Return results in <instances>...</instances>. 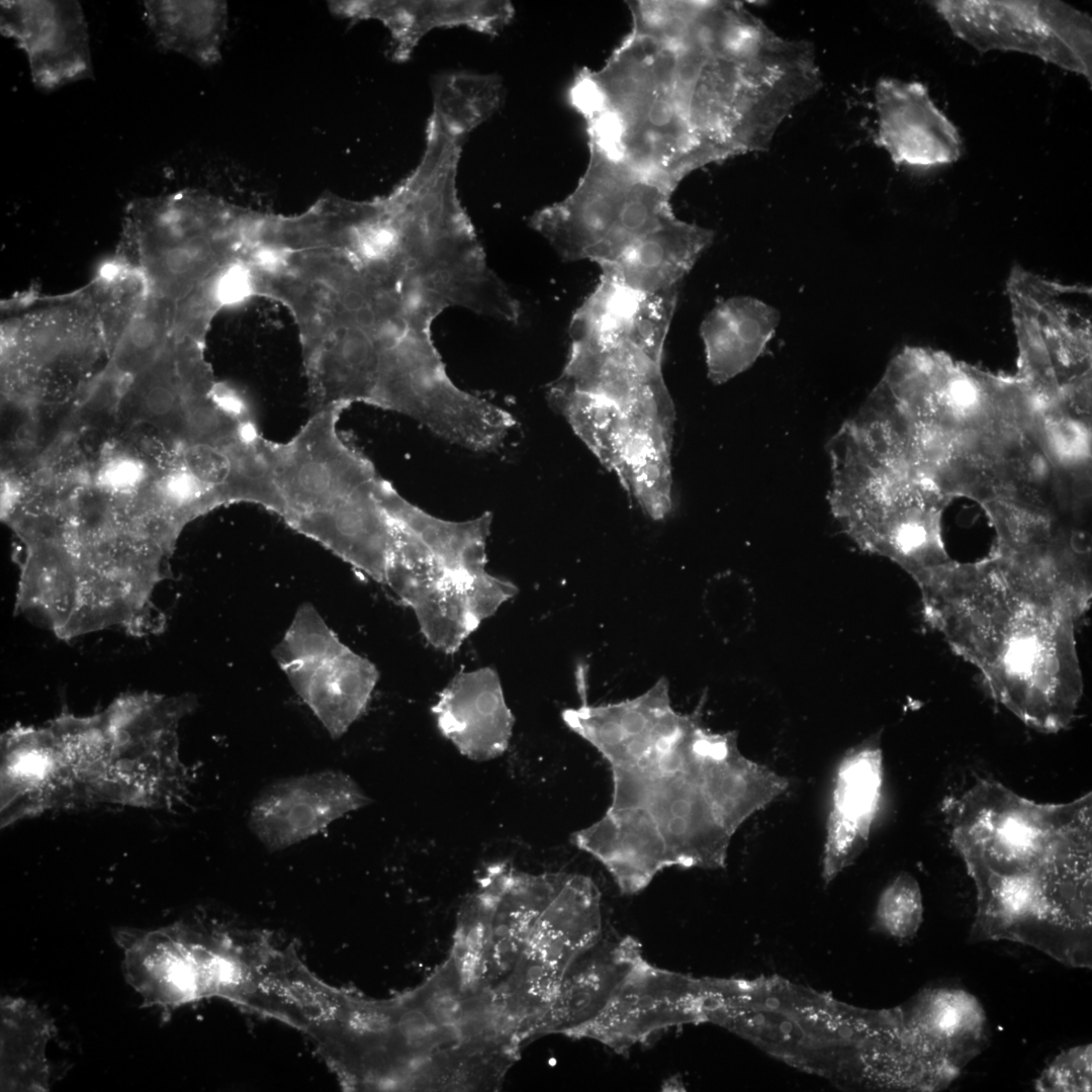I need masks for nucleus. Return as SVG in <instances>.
Masks as SVG:
<instances>
[{
	"label": "nucleus",
	"instance_id": "nucleus-1",
	"mask_svg": "<svg viewBox=\"0 0 1092 1092\" xmlns=\"http://www.w3.org/2000/svg\"><path fill=\"white\" fill-rule=\"evenodd\" d=\"M864 407L877 451L950 499L1013 503L1039 481L1035 402L1018 376L907 348Z\"/></svg>",
	"mask_w": 1092,
	"mask_h": 1092
},
{
	"label": "nucleus",
	"instance_id": "nucleus-2",
	"mask_svg": "<svg viewBox=\"0 0 1092 1092\" xmlns=\"http://www.w3.org/2000/svg\"><path fill=\"white\" fill-rule=\"evenodd\" d=\"M1091 795L1040 804L987 780L958 800L952 840L977 890L970 940H1013L1091 966Z\"/></svg>",
	"mask_w": 1092,
	"mask_h": 1092
},
{
	"label": "nucleus",
	"instance_id": "nucleus-3",
	"mask_svg": "<svg viewBox=\"0 0 1092 1092\" xmlns=\"http://www.w3.org/2000/svg\"><path fill=\"white\" fill-rule=\"evenodd\" d=\"M915 583L927 624L979 671L997 703L1040 732L1071 724L1084 691L1071 614L990 555L951 559Z\"/></svg>",
	"mask_w": 1092,
	"mask_h": 1092
},
{
	"label": "nucleus",
	"instance_id": "nucleus-4",
	"mask_svg": "<svg viewBox=\"0 0 1092 1092\" xmlns=\"http://www.w3.org/2000/svg\"><path fill=\"white\" fill-rule=\"evenodd\" d=\"M662 357L628 343L571 342L550 404L628 492L671 478L674 408Z\"/></svg>",
	"mask_w": 1092,
	"mask_h": 1092
},
{
	"label": "nucleus",
	"instance_id": "nucleus-5",
	"mask_svg": "<svg viewBox=\"0 0 1092 1092\" xmlns=\"http://www.w3.org/2000/svg\"><path fill=\"white\" fill-rule=\"evenodd\" d=\"M671 43L632 29L598 71L580 70L568 100L588 144L673 190L716 160L691 127L673 89Z\"/></svg>",
	"mask_w": 1092,
	"mask_h": 1092
},
{
	"label": "nucleus",
	"instance_id": "nucleus-6",
	"mask_svg": "<svg viewBox=\"0 0 1092 1092\" xmlns=\"http://www.w3.org/2000/svg\"><path fill=\"white\" fill-rule=\"evenodd\" d=\"M837 440L833 510L863 550L886 557L915 581L951 560L942 537L950 503L931 483L856 439Z\"/></svg>",
	"mask_w": 1092,
	"mask_h": 1092
},
{
	"label": "nucleus",
	"instance_id": "nucleus-7",
	"mask_svg": "<svg viewBox=\"0 0 1092 1092\" xmlns=\"http://www.w3.org/2000/svg\"><path fill=\"white\" fill-rule=\"evenodd\" d=\"M673 189L589 145L587 167L564 199L536 211L529 224L564 261L603 266L675 215Z\"/></svg>",
	"mask_w": 1092,
	"mask_h": 1092
},
{
	"label": "nucleus",
	"instance_id": "nucleus-8",
	"mask_svg": "<svg viewBox=\"0 0 1092 1092\" xmlns=\"http://www.w3.org/2000/svg\"><path fill=\"white\" fill-rule=\"evenodd\" d=\"M234 209L193 193L133 201L125 217V241L135 253L133 267L150 292L179 303L214 280L232 264L239 237Z\"/></svg>",
	"mask_w": 1092,
	"mask_h": 1092
},
{
	"label": "nucleus",
	"instance_id": "nucleus-9",
	"mask_svg": "<svg viewBox=\"0 0 1092 1092\" xmlns=\"http://www.w3.org/2000/svg\"><path fill=\"white\" fill-rule=\"evenodd\" d=\"M708 734H701L689 766L675 774H651L634 766L613 767L611 808H643L655 820L670 867H725L733 832L711 795L707 763Z\"/></svg>",
	"mask_w": 1092,
	"mask_h": 1092
},
{
	"label": "nucleus",
	"instance_id": "nucleus-10",
	"mask_svg": "<svg viewBox=\"0 0 1092 1092\" xmlns=\"http://www.w3.org/2000/svg\"><path fill=\"white\" fill-rule=\"evenodd\" d=\"M952 33L979 52H1018L1092 80L1091 17L1055 0L932 2Z\"/></svg>",
	"mask_w": 1092,
	"mask_h": 1092
},
{
	"label": "nucleus",
	"instance_id": "nucleus-11",
	"mask_svg": "<svg viewBox=\"0 0 1092 1092\" xmlns=\"http://www.w3.org/2000/svg\"><path fill=\"white\" fill-rule=\"evenodd\" d=\"M347 408L335 404L312 413L287 442H274L261 434L260 447L281 499L278 517L288 526L352 498L380 476L372 461L338 428Z\"/></svg>",
	"mask_w": 1092,
	"mask_h": 1092
},
{
	"label": "nucleus",
	"instance_id": "nucleus-12",
	"mask_svg": "<svg viewBox=\"0 0 1092 1092\" xmlns=\"http://www.w3.org/2000/svg\"><path fill=\"white\" fill-rule=\"evenodd\" d=\"M272 654L333 739L365 713L379 671L344 644L310 603L300 605Z\"/></svg>",
	"mask_w": 1092,
	"mask_h": 1092
},
{
	"label": "nucleus",
	"instance_id": "nucleus-13",
	"mask_svg": "<svg viewBox=\"0 0 1092 1092\" xmlns=\"http://www.w3.org/2000/svg\"><path fill=\"white\" fill-rule=\"evenodd\" d=\"M603 932L599 888L565 874L515 963L509 1003L528 1030H536L570 966Z\"/></svg>",
	"mask_w": 1092,
	"mask_h": 1092
},
{
	"label": "nucleus",
	"instance_id": "nucleus-14",
	"mask_svg": "<svg viewBox=\"0 0 1092 1092\" xmlns=\"http://www.w3.org/2000/svg\"><path fill=\"white\" fill-rule=\"evenodd\" d=\"M711 983L657 967L642 954L601 1011L566 1035L595 1040L624 1054L661 1031L707 1021Z\"/></svg>",
	"mask_w": 1092,
	"mask_h": 1092
},
{
	"label": "nucleus",
	"instance_id": "nucleus-15",
	"mask_svg": "<svg viewBox=\"0 0 1092 1092\" xmlns=\"http://www.w3.org/2000/svg\"><path fill=\"white\" fill-rule=\"evenodd\" d=\"M371 799L349 775L318 770L271 783L255 797L248 825L270 851L298 844Z\"/></svg>",
	"mask_w": 1092,
	"mask_h": 1092
},
{
	"label": "nucleus",
	"instance_id": "nucleus-16",
	"mask_svg": "<svg viewBox=\"0 0 1092 1092\" xmlns=\"http://www.w3.org/2000/svg\"><path fill=\"white\" fill-rule=\"evenodd\" d=\"M1 33L28 59L34 85L54 90L92 76L88 30L77 1H1Z\"/></svg>",
	"mask_w": 1092,
	"mask_h": 1092
},
{
	"label": "nucleus",
	"instance_id": "nucleus-17",
	"mask_svg": "<svg viewBox=\"0 0 1092 1092\" xmlns=\"http://www.w3.org/2000/svg\"><path fill=\"white\" fill-rule=\"evenodd\" d=\"M565 725L615 766H633L668 746L684 730L689 715L671 706L665 677L642 695L615 704L565 709Z\"/></svg>",
	"mask_w": 1092,
	"mask_h": 1092
},
{
	"label": "nucleus",
	"instance_id": "nucleus-18",
	"mask_svg": "<svg viewBox=\"0 0 1092 1092\" xmlns=\"http://www.w3.org/2000/svg\"><path fill=\"white\" fill-rule=\"evenodd\" d=\"M875 98V142L895 164L927 169L960 158L959 132L922 83L883 78L877 83Z\"/></svg>",
	"mask_w": 1092,
	"mask_h": 1092
},
{
	"label": "nucleus",
	"instance_id": "nucleus-19",
	"mask_svg": "<svg viewBox=\"0 0 1092 1092\" xmlns=\"http://www.w3.org/2000/svg\"><path fill=\"white\" fill-rule=\"evenodd\" d=\"M883 785L880 736L848 750L837 766L827 817L822 878L829 884L866 848Z\"/></svg>",
	"mask_w": 1092,
	"mask_h": 1092
},
{
	"label": "nucleus",
	"instance_id": "nucleus-20",
	"mask_svg": "<svg viewBox=\"0 0 1092 1092\" xmlns=\"http://www.w3.org/2000/svg\"><path fill=\"white\" fill-rule=\"evenodd\" d=\"M677 290L643 293L605 275L574 311L571 342L629 343L662 356Z\"/></svg>",
	"mask_w": 1092,
	"mask_h": 1092
},
{
	"label": "nucleus",
	"instance_id": "nucleus-21",
	"mask_svg": "<svg viewBox=\"0 0 1092 1092\" xmlns=\"http://www.w3.org/2000/svg\"><path fill=\"white\" fill-rule=\"evenodd\" d=\"M431 711L441 734L470 760L494 759L509 747L515 718L492 667L459 671Z\"/></svg>",
	"mask_w": 1092,
	"mask_h": 1092
},
{
	"label": "nucleus",
	"instance_id": "nucleus-22",
	"mask_svg": "<svg viewBox=\"0 0 1092 1092\" xmlns=\"http://www.w3.org/2000/svg\"><path fill=\"white\" fill-rule=\"evenodd\" d=\"M330 7L348 19L380 21L391 35V58L398 63L408 61L433 29L464 26L495 36L515 15L513 4L503 0L337 1Z\"/></svg>",
	"mask_w": 1092,
	"mask_h": 1092
},
{
	"label": "nucleus",
	"instance_id": "nucleus-23",
	"mask_svg": "<svg viewBox=\"0 0 1092 1092\" xmlns=\"http://www.w3.org/2000/svg\"><path fill=\"white\" fill-rule=\"evenodd\" d=\"M571 842L599 860L623 894L642 891L671 868L661 832L643 808L610 807L597 822L574 832Z\"/></svg>",
	"mask_w": 1092,
	"mask_h": 1092
},
{
	"label": "nucleus",
	"instance_id": "nucleus-24",
	"mask_svg": "<svg viewBox=\"0 0 1092 1092\" xmlns=\"http://www.w3.org/2000/svg\"><path fill=\"white\" fill-rule=\"evenodd\" d=\"M517 593L513 582L486 570L440 581L408 607L427 642L445 654H454L485 619Z\"/></svg>",
	"mask_w": 1092,
	"mask_h": 1092
},
{
	"label": "nucleus",
	"instance_id": "nucleus-25",
	"mask_svg": "<svg viewBox=\"0 0 1092 1092\" xmlns=\"http://www.w3.org/2000/svg\"><path fill=\"white\" fill-rule=\"evenodd\" d=\"M638 940L630 935L607 934L583 951L566 972L541 1018L536 1035L567 1033L596 1016L605 1006L631 965L642 956Z\"/></svg>",
	"mask_w": 1092,
	"mask_h": 1092
},
{
	"label": "nucleus",
	"instance_id": "nucleus-26",
	"mask_svg": "<svg viewBox=\"0 0 1092 1092\" xmlns=\"http://www.w3.org/2000/svg\"><path fill=\"white\" fill-rule=\"evenodd\" d=\"M713 240V231L674 216L600 266L601 275L643 293L674 290Z\"/></svg>",
	"mask_w": 1092,
	"mask_h": 1092
},
{
	"label": "nucleus",
	"instance_id": "nucleus-27",
	"mask_svg": "<svg viewBox=\"0 0 1092 1092\" xmlns=\"http://www.w3.org/2000/svg\"><path fill=\"white\" fill-rule=\"evenodd\" d=\"M780 323L779 311L750 296L719 301L700 327L708 376L724 383L748 369L763 353Z\"/></svg>",
	"mask_w": 1092,
	"mask_h": 1092
},
{
	"label": "nucleus",
	"instance_id": "nucleus-28",
	"mask_svg": "<svg viewBox=\"0 0 1092 1092\" xmlns=\"http://www.w3.org/2000/svg\"><path fill=\"white\" fill-rule=\"evenodd\" d=\"M53 1024L35 1005L6 998L1 1005V1088L42 1091L50 1086L46 1055Z\"/></svg>",
	"mask_w": 1092,
	"mask_h": 1092
},
{
	"label": "nucleus",
	"instance_id": "nucleus-29",
	"mask_svg": "<svg viewBox=\"0 0 1092 1092\" xmlns=\"http://www.w3.org/2000/svg\"><path fill=\"white\" fill-rule=\"evenodd\" d=\"M144 16L158 44L202 64L220 58L226 30V4L222 1L144 2Z\"/></svg>",
	"mask_w": 1092,
	"mask_h": 1092
},
{
	"label": "nucleus",
	"instance_id": "nucleus-30",
	"mask_svg": "<svg viewBox=\"0 0 1092 1092\" xmlns=\"http://www.w3.org/2000/svg\"><path fill=\"white\" fill-rule=\"evenodd\" d=\"M177 303L148 292L110 349L109 370L129 379L160 356L175 333Z\"/></svg>",
	"mask_w": 1092,
	"mask_h": 1092
},
{
	"label": "nucleus",
	"instance_id": "nucleus-31",
	"mask_svg": "<svg viewBox=\"0 0 1092 1092\" xmlns=\"http://www.w3.org/2000/svg\"><path fill=\"white\" fill-rule=\"evenodd\" d=\"M923 900L917 880L909 873L896 876L881 892L875 925L885 934L907 941L916 936L923 921Z\"/></svg>",
	"mask_w": 1092,
	"mask_h": 1092
},
{
	"label": "nucleus",
	"instance_id": "nucleus-32",
	"mask_svg": "<svg viewBox=\"0 0 1092 1092\" xmlns=\"http://www.w3.org/2000/svg\"><path fill=\"white\" fill-rule=\"evenodd\" d=\"M1092 1048L1090 1043L1062 1051L1036 1078V1091H1091Z\"/></svg>",
	"mask_w": 1092,
	"mask_h": 1092
},
{
	"label": "nucleus",
	"instance_id": "nucleus-33",
	"mask_svg": "<svg viewBox=\"0 0 1092 1092\" xmlns=\"http://www.w3.org/2000/svg\"><path fill=\"white\" fill-rule=\"evenodd\" d=\"M147 473L148 469L143 460L130 454L119 453L101 463L95 480L104 492L125 494L140 487Z\"/></svg>",
	"mask_w": 1092,
	"mask_h": 1092
}]
</instances>
